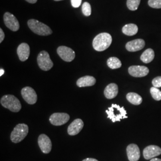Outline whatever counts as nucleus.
Returning <instances> with one entry per match:
<instances>
[{
  "instance_id": "nucleus-12",
  "label": "nucleus",
  "mask_w": 161,
  "mask_h": 161,
  "mask_svg": "<svg viewBox=\"0 0 161 161\" xmlns=\"http://www.w3.org/2000/svg\"><path fill=\"white\" fill-rule=\"evenodd\" d=\"M130 75L133 77H144L149 74V70L144 66H131L128 68Z\"/></svg>"
},
{
  "instance_id": "nucleus-1",
  "label": "nucleus",
  "mask_w": 161,
  "mask_h": 161,
  "mask_svg": "<svg viewBox=\"0 0 161 161\" xmlns=\"http://www.w3.org/2000/svg\"><path fill=\"white\" fill-rule=\"evenodd\" d=\"M112 42V36L108 33H101L97 35L93 40L92 46L95 50L103 52L108 49Z\"/></svg>"
},
{
  "instance_id": "nucleus-9",
  "label": "nucleus",
  "mask_w": 161,
  "mask_h": 161,
  "mask_svg": "<svg viewBox=\"0 0 161 161\" xmlns=\"http://www.w3.org/2000/svg\"><path fill=\"white\" fill-rule=\"evenodd\" d=\"M4 22L6 26L12 31L16 32L19 29L20 25L17 18L9 12H6L4 14Z\"/></svg>"
},
{
  "instance_id": "nucleus-27",
  "label": "nucleus",
  "mask_w": 161,
  "mask_h": 161,
  "mask_svg": "<svg viewBox=\"0 0 161 161\" xmlns=\"http://www.w3.org/2000/svg\"><path fill=\"white\" fill-rule=\"evenodd\" d=\"M148 4L153 8H161V0H149Z\"/></svg>"
},
{
  "instance_id": "nucleus-29",
  "label": "nucleus",
  "mask_w": 161,
  "mask_h": 161,
  "mask_svg": "<svg viewBox=\"0 0 161 161\" xmlns=\"http://www.w3.org/2000/svg\"><path fill=\"white\" fill-rule=\"evenodd\" d=\"M71 4L73 7L78 8L80 6L82 0H70Z\"/></svg>"
},
{
  "instance_id": "nucleus-6",
  "label": "nucleus",
  "mask_w": 161,
  "mask_h": 161,
  "mask_svg": "<svg viewBox=\"0 0 161 161\" xmlns=\"http://www.w3.org/2000/svg\"><path fill=\"white\" fill-rule=\"evenodd\" d=\"M37 63L40 68L44 71L50 70L53 66L50 55L46 51H42L39 53L37 57Z\"/></svg>"
},
{
  "instance_id": "nucleus-7",
  "label": "nucleus",
  "mask_w": 161,
  "mask_h": 161,
  "mask_svg": "<svg viewBox=\"0 0 161 161\" xmlns=\"http://www.w3.org/2000/svg\"><path fill=\"white\" fill-rule=\"evenodd\" d=\"M57 53L62 60L67 62H72L75 58L74 51L68 47L60 46L58 47Z\"/></svg>"
},
{
  "instance_id": "nucleus-35",
  "label": "nucleus",
  "mask_w": 161,
  "mask_h": 161,
  "mask_svg": "<svg viewBox=\"0 0 161 161\" xmlns=\"http://www.w3.org/2000/svg\"><path fill=\"white\" fill-rule=\"evenodd\" d=\"M54 1H62V0H54Z\"/></svg>"
},
{
  "instance_id": "nucleus-10",
  "label": "nucleus",
  "mask_w": 161,
  "mask_h": 161,
  "mask_svg": "<svg viewBox=\"0 0 161 161\" xmlns=\"http://www.w3.org/2000/svg\"><path fill=\"white\" fill-rule=\"evenodd\" d=\"M70 119V116L66 113H54L50 117V122L52 125L60 126L66 124Z\"/></svg>"
},
{
  "instance_id": "nucleus-4",
  "label": "nucleus",
  "mask_w": 161,
  "mask_h": 161,
  "mask_svg": "<svg viewBox=\"0 0 161 161\" xmlns=\"http://www.w3.org/2000/svg\"><path fill=\"white\" fill-rule=\"evenodd\" d=\"M30 29L36 34L41 36H47L52 34V29L46 24L35 19H30L28 22Z\"/></svg>"
},
{
  "instance_id": "nucleus-20",
  "label": "nucleus",
  "mask_w": 161,
  "mask_h": 161,
  "mask_svg": "<svg viewBox=\"0 0 161 161\" xmlns=\"http://www.w3.org/2000/svg\"><path fill=\"white\" fill-rule=\"evenodd\" d=\"M155 58V53L152 48H148L142 54L140 59L144 64H149Z\"/></svg>"
},
{
  "instance_id": "nucleus-22",
  "label": "nucleus",
  "mask_w": 161,
  "mask_h": 161,
  "mask_svg": "<svg viewBox=\"0 0 161 161\" xmlns=\"http://www.w3.org/2000/svg\"><path fill=\"white\" fill-rule=\"evenodd\" d=\"M127 100L134 104V105H139L142 103L143 99L142 97L136 92H129L127 94Z\"/></svg>"
},
{
  "instance_id": "nucleus-19",
  "label": "nucleus",
  "mask_w": 161,
  "mask_h": 161,
  "mask_svg": "<svg viewBox=\"0 0 161 161\" xmlns=\"http://www.w3.org/2000/svg\"><path fill=\"white\" fill-rule=\"evenodd\" d=\"M96 82V80L94 77L92 76H84L77 80L76 85L79 87L91 86H94Z\"/></svg>"
},
{
  "instance_id": "nucleus-11",
  "label": "nucleus",
  "mask_w": 161,
  "mask_h": 161,
  "mask_svg": "<svg viewBox=\"0 0 161 161\" xmlns=\"http://www.w3.org/2000/svg\"><path fill=\"white\" fill-rule=\"evenodd\" d=\"M38 143L41 151L44 153H49L52 150V142L46 134H41L38 139Z\"/></svg>"
},
{
  "instance_id": "nucleus-31",
  "label": "nucleus",
  "mask_w": 161,
  "mask_h": 161,
  "mask_svg": "<svg viewBox=\"0 0 161 161\" xmlns=\"http://www.w3.org/2000/svg\"><path fill=\"white\" fill-rule=\"evenodd\" d=\"M82 161H98L97 159H94V158H86L84 159Z\"/></svg>"
},
{
  "instance_id": "nucleus-16",
  "label": "nucleus",
  "mask_w": 161,
  "mask_h": 161,
  "mask_svg": "<svg viewBox=\"0 0 161 161\" xmlns=\"http://www.w3.org/2000/svg\"><path fill=\"white\" fill-rule=\"evenodd\" d=\"M145 46V41L142 39H137L127 42L126 49L128 52H135L142 50Z\"/></svg>"
},
{
  "instance_id": "nucleus-3",
  "label": "nucleus",
  "mask_w": 161,
  "mask_h": 161,
  "mask_svg": "<svg viewBox=\"0 0 161 161\" xmlns=\"http://www.w3.org/2000/svg\"><path fill=\"white\" fill-rule=\"evenodd\" d=\"M0 102L4 108L13 112H18L22 108L20 101L13 95H5L3 96Z\"/></svg>"
},
{
  "instance_id": "nucleus-32",
  "label": "nucleus",
  "mask_w": 161,
  "mask_h": 161,
  "mask_svg": "<svg viewBox=\"0 0 161 161\" xmlns=\"http://www.w3.org/2000/svg\"><path fill=\"white\" fill-rule=\"evenodd\" d=\"M27 2H28L29 3H31V4H35L36 3L37 0H26Z\"/></svg>"
},
{
  "instance_id": "nucleus-25",
  "label": "nucleus",
  "mask_w": 161,
  "mask_h": 161,
  "mask_svg": "<svg viewBox=\"0 0 161 161\" xmlns=\"http://www.w3.org/2000/svg\"><path fill=\"white\" fill-rule=\"evenodd\" d=\"M150 93L153 99L156 101L161 100V91L158 88L153 86L150 88Z\"/></svg>"
},
{
  "instance_id": "nucleus-28",
  "label": "nucleus",
  "mask_w": 161,
  "mask_h": 161,
  "mask_svg": "<svg viewBox=\"0 0 161 161\" xmlns=\"http://www.w3.org/2000/svg\"><path fill=\"white\" fill-rule=\"evenodd\" d=\"M152 85L156 88L161 87V76H157L152 80Z\"/></svg>"
},
{
  "instance_id": "nucleus-8",
  "label": "nucleus",
  "mask_w": 161,
  "mask_h": 161,
  "mask_svg": "<svg viewBox=\"0 0 161 161\" xmlns=\"http://www.w3.org/2000/svg\"><path fill=\"white\" fill-rule=\"evenodd\" d=\"M21 94L25 101L29 104L36 103L37 101V94L34 90L30 86H25L22 88Z\"/></svg>"
},
{
  "instance_id": "nucleus-30",
  "label": "nucleus",
  "mask_w": 161,
  "mask_h": 161,
  "mask_svg": "<svg viewBox=\"0 0 161 161\" xmlns=\"http://www.w3.org/2000/svg\"><path fill=\"white\" fill-rule=\"evenodd\" d=\"M5 37V35L3 31V29H0V43H1L3 42V41L4 40Z\"/></svg>"
},
{
  "instance_id": "nucleus-23",
  "label": "nucleus",
  "mask_w": 161,
  "mask_h": 161,
  "mask_svg": "<svg viewBox=\"0 0 161 161\" xmlns=\"http://www.w3.org/2000/svg\"><path fill=\"white\" fill-rule=\"evenodd\" d=\"M108 66L110 69H116L120 68L122 66V64L120 60L115 57H112L108 58L107 61Z\"/></svg>"
},
{
  "instance_id": "nucleus-2",
  "label": "nucleus",
  "mask_w": 161,
  "mask_h": 161,
  "mask_svg": "<svg viewBox=\"0 0 161 161\" xmlns=\"http://www.w3.org/2000/svg\"><path fill=\"white\" fill-rule=\"evenodd\" d=\"M106 112L108 114V118L111 119L113 122L121 121L122 119L128 118L127 111L125 108L123 106L121 107L116 104H112L111 107L106 110Z\"/></svg>"
},
{
  "instance_id": "nucleus-34",
  "label": "nucleus",
  "mask_w": 161,
  "mask_h": 161,
  "mask_svg": "<svg viewBox=\"0 0 161 161\" xmlns=\"http://www.w3.org/2000/svg\"><path fill=\"white\" fill-rule=\"evenodd\" d=\"M150 161H161V159L159 158H153L150 160Z\"/></svg>"
},
{
  "instance_id": "nucleus-33",
  "label": "nucleus",
  "mask_w": 161,
  "mask_h": 161,
  "mask_svg": "<svg viewBox=\"0 0 161 161\" xmlns=\"http://www.w3.org/2000/svg\"><path fill=\"white\" fill-rule=\"evenodd\" d=\"M4 74V70L3 69H0V76H3V75Z\"/></svg>"
},
{
  "instance_id": "nucleus-26",
  "label": "nucleus",
  "mask_w": 161,
  "mask_h": 161,
  "mask_svg": "<svg viewBox=\"0 0 161 161\" xmlns=\"http://www.w3.org/2000/svg\"><path fill=\"white\" fill-rule=\"evenodd\" d=\"M82 10L84 15L86 16H90L92 14V7L90 4L87 2L84 3L82 6Z\"/></svg>"
},
{
  "instance_id": "nucleus-15",
  "label": "nucleus",
  "mask_w": 161,
  "mask_h": 161,
  "mask_svg": "<svg viewBox=\"0 0 161 161\" xmlns=\"http://www.w3.org/2000/svg\"><path fill=\"white\" fill-rule=\"evenodd\" d=\"M84 127V122L80 119H76L68 127V133L70 136H75L80 132Z\"/></svg>"
},
{
  "instance_id": "nucleus-18",
  "label": "nucleus",
  "mask_w": 161,
  "mask_h": 161,
  "mask_svg": "<svg viewBox=\"0 0 161 161\" xmlns=\"http://www.w3.org/2000/svg\"><path fill=\"white\" fill-rule=\"evenodd\" d=\"M118 94V86L115 83H111L106 86L104 90L105 97L108 99L116 97Z\"/></svg>"
},
{
  "instance_id": "nucleus-5",
  "label": "nucleus",
  "mask_w": 161,
  "mask_h": 161,
  "mask_svg": "<svg viewBox=\"0 0 161 161\" xmlns=\"http://www.w3.org/2000/svg\"><path fill=\"white\" fill-rule=\"evenodd\" d=\"M29 132V128L26 124H19L14 127L11 133L10 139L12 142L18 143L26 137Z\"/></svg>"
},
{
  "instance_id": "nucleus-21",
  "label": "nucleus",
  "mask_w": 161,
  "mask_h": 161,
  "mask_svg": "<svg viewBox=\"0 0 161 161\" xmlns=\"http://www.w3.org/2000/svg\"><path fill=\"white\" fill-rule=\"evenodd\" d=\"M122 32L128 36H133L135 35L138 32V27L136 25L130 23L125 25L122 28Z\"/></svg>"
},
{
  "instance_id": "nucleus-17",
  "label": "nucleus",
  "mask_w": 161,
  "mask_h": 161,
  "mask_svg": "<svg viewBox=\"0 0 161 161\" xmlns=\"http://www.w3.org/2000/svg\"><path fill=\"white\" fill-rule=\"evenodd\" d=\"M17 53L19 59L22 62L26 61L29 58L30 54V47L29 45L26 43H22L18 47Z\"/></svg>"
},
{
  "instance_id": "nucleus-24",
  "label": "nucleus",
  "mask_w": 161,
  "mask_h": 161,
  "mask_svg": "<svg viewBox=\"0 0 161 161\" xmlns=\"http://www.w3.org/2000/svg\"><path fill=\"white\" fill-rule=\"evenodd\" d=\"M140 1L141 0H127V7L131 11L137 10L140 5Z\"/></svg>"
},
{
  "instance_id": "nucleus-13",
  "label": "nucleus",
  "mask_w": 161,
  "mask_h": 161,
  "mask_svg": "<svg viewBox=\"0 0 161 161\" xmlns=\"http://www.w3.org/2000/svg\"><path fill=\"white\" fill-rule=\"evenodd\" d=\"M161 154V147L155 145L148 146L143 150V156L144 159L147 160L155 158Z\"/></svg>"
},
{
  "instance_id": "nucleus-14",
  "label": "nucleus",
  "mask_w": 161,
  "mask_h": 161,
  "mask_svg": "<svg viewBox=\"0 0 161 161\" xmlns=\"http://www.w3.org/2000/svg\"><path fill=\"white\" fill-rule=\"evenodd\" d=\"M127 153L130 161H138L140 158V151L137 144H129L127 146Z\"/></svg>"
}]
</instances>
